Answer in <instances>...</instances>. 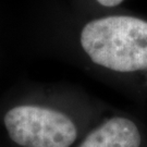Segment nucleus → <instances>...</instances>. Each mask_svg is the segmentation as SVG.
Returning a JSON list of instances; mask_svg holds the SVG:
<instances>
[{
    "mask_svg": "<svg viewBox=\"0 0 147 147\" xmlns=\"http://www.w3.org/2000/svg\"><path fill=\"white\" fill-rule=\"evenodd\" d=\"M3 125L9 137L21 147H70L78 138L73 120L48 106H14L5 111Z\"/></svg>",
    "mask_w": 147,
    "mask_h": 147,
    "instance_id": "obj_2",
    "label": "nucleus"
},
{
    "mask_svg": "<svg viewBox=\"0 0 147 147\" xmlns=\"http://www.w3.org/2000/svg\"><path fill=\"white\" fill-rule=\"evenodd\" d=\"M94 1L98 5H100V7H104V8H113V7L119 5L124 0H94Z\"/></svg>",
    "mask_w": 147,
    "mask_h": 147,
    "instance_id": "obj_4",
    "label": "nucleus"
},
{
    "mask_svg": "<svg viewBox=\"0 0 147 147\" xmlns=\"http://www.w3.org/2000/svg\"><path fill=\"white\" fill-rule=\"evenodd\" d=\"M141 143V132L133 121L113 117L89 132L79 147H140Z\"/></svg>",
    "mask_w": 147,
    "mask_h": 147,
    "instance_id": "obj_3",
    "label": "nucleus"
},
{
    "mask_svg": "<svg viewBox=\"0 0 147 147\" xmlns=\"http://www.w3.org/2000/svg\"><path fill=\"white\" fill-rule=\"evenodd\" d=\"M86 57L115 72L147 70V21L130 16H107L85 23L79 36Z\"/></svg>",
    "mask_w": 147,
    "mask_h": 147,
    "instance_id": "obj_1",
    "label": "nucleus"
}]
</instances>
